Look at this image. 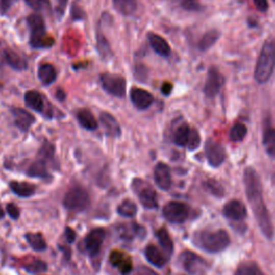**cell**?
<instances>
[{
    "label": "cell",
    "mask_w": 275,
    "mask_h": 275,
    "mask_svg": "<svg viewBox=\"0 0 275 275\" xmlns=\"http://www.w3.org/2000/svg\"><path fill=\"white\" fill-rule=\"evenodd\" d=\"M243 181L247 200L254 212V215L255 218H256L258 226L264 237L272 239L274 234V227L267 205L263 200L262 185L258 173L254 168L247 167L244 170Z\"/></svg>",
    "instance_id": "cell-1"
},
{
    "label": "cell",
    "mask_w": 275,
    "mask_h": 275,
    "mask_svg": "<svg viewBox=\"0 0 275 275\" xmlns=\"http://www.w3.org/2000/svg\"><path fill=\"white\" fill-rule=\"evenodd\" d=\"M192 243L202 251L215 254L229 246L230 237L228 232L222 229L201 230L193 234Z\"/></svg>",
    "instance_id": "cell-2"
},
{
    "label": "cell",
    "mask_w": 275,
    "mask_h": 275,
    "mask_svg": "<svg viewBox=\"0 0 275 275\" xmlns=\"http://www.w3.org/2000/svg\"><path fill=\"white\" fill-rule=\"evenodd\" d=\"M275 70V40L270 39L264 42L259 53L254 78L259 84L267 83Z\"/></svg>",
    "instance_id": "cell-3"
},
{
    "label": "cell",
    "mask_w": 275,
    "mask_h": 275,
    "mask_svg": "<svg viewBox=\"0 0 275 275\" xmlns=\"http://www.w3.org/2000/svg\"><path fill=\"white\" fill-rule=\"evenodd\" d=\"M27 24L30 30L29 43L34 48H47L54 45V39L46 35V27L41 14H30L27 17Z\"/></svg>",
    "instance_id": "cell-4"
},
{
    "label": "cell",
    "mask_w": 275,
    "mask_h": 275,
    "mask_svg": "<svg viewBox=\"0 0 275 275\" xmlns=\"http://www.w3.org/2000/svg\"><path fill=\"white\" fill-rule=\"evenodd\" d=\"M89 195L88 192L80 186H74L70 188L64 197V207L72 212L84 211L89 206Z\"/></svg>",
    "instance_id": "cell-5"
},
{
    "label": "cell",
    "mask_w": 275,
    "mask_h": 275,
    "mask_svg": "<svg viewBox=\"0 0 275 275\" xmlns=\"http://www.w3.org/2000/svg\"><path fill=\"white\" fill-rule=\"evenodd\" d=\"M132 190H134L139 198L142 206L147 210H155L158 207L157 195L155 189L148 183L143 180L135 179L132 181Z\"/></svg>",
    "instance_id": "cell-6"
},
{
    "label": "cell",
    "mask_w": 275,
    "mask_h": 275,
    "mask_svg": "<svg viewBox=\"0 0 275 275\" xmlns=\"http://www.w3.org/2000/svg\"><path fill=\"white\" fill-rule=\"evenodd\" d=\"M100 84L108 94L124 98L126 96V80L118 74L104 73L100 76Z\"/></svg>",
    "instance_id": "cell-7"
},
{
    "label": "cell",
    "mask_w": 275,
    "mask_h": 275,
    "mask_svg": "<svg viewBox=\"0 0 275 275\" xmlns=\"http://www.w3.org/2000/svg\"><path fill=\"white\" fill-rule=\"evenodd\" d=\"M179 262L181 264V267L191 275L201 274L207 270L208 267L207 261L205 259L198 256L197 254L189 251L183 252L180 255Z\"/></svg>",
    "instance_id": "cell-8"
},
{
    "label": "cell",
    "mask_w": 275,
    "mask_h": 275,
    "mask_svg": "<svg viewBox=\"0 0 275 275\" xmlns=\"http://www.w3.org/2000/svg\"><path fill=\"white\" fill-rule=\"evenodd\" d=\"M162 214L172 223H183L189 216V208L183 202L171 201L164 207Z\"/></svg>",
    "instance_id": "cell-9"
},
{
    "label": "cell",
    "mask_w": 275,
    "mask_h": 275,
    "mask_svg": "<svg viewBox=\"0 0 275 275\" xmlns=\"http://www.w3.org/2000/svg\"><path fill=\"white\" fill-rule=\"evenodd\" d=\"M205 152L207 160L213 168L220 167L223 164V161L226 160L227 155L225 147L212 139H209L206 142Z\"/></svg>",
    "instance_id": "cell-10"
},
{
    "label": "cell",
    "mask_w": 275,
    "mask_h": 275,
    "mask_svg": "<svg viewBox=\"0 0 275 275\" xmlns=\"http://www.w3.org/2000/svg\"><path fill=\"white\" fill-rule=\"evenodd\" d=\"M25 104L28 108L41 113L45 117L52 116V109L46 108L47 104L45 103V98L37 90H28L25 94Z\"/></svg>",
    "instance_id": "cell-11"
},
{
    "label": "cell",
    "mask_w": 275,
    "mask_h": 275,
    "mask_svg": "<svg viewBox=\"0 0 275 275\" xmlns=\"http://www.w3.org/2000/svg\"><path fill=\"white\" fill-rule=\"evenodd\" d=\"M222 85H223V77L220 74L216 67H211L208 71L205 88H203L206 96L208 98H214L219 93Z\"/></svg>",
    "instance_id": "cell-12"
},
{
    "label": "cell",
    "mask_w": 275,
    "mask_h": 275,
    "mask_svg": "<svg viewBox=\"0 0 275 275\" xmlns=\"http://www.w3.org/2000/svg\"><path fill=\"white\" fill-rule=\"evenodd\" d=\"M106 238V231L103 228H95L90 230L84 239V245L90 256H96L100 252Z\"/></svg>",
    "instance_id": "cell-13"
},
{
    "label": "cell",
    "mask_w": 275,
    "mask_h": 275,
    "mask_svg": "<svg viewBox=\"0 0 275 275\" xmlns=\"http://www.w3.org/2000/svg\"><path fill=\"white\" fill-rule=\"evenodd\" d=\"M225 217L233 221H242L246 218L247 211L242 202L239 200H231L227 202L222 209Z\"/></svg>",
    "instance_id": "cell-14"
},
{
    "label": "cell",
    "mask_w": 275,
    "mask_h": 275,
    "mask_svg": "<svg viewBox=\"0 0 275 275\" xmlns=\"http://www.w3.org/2000/svg\"><path fill=\"white\" fill-rule=\"evenodd\" d=\"M11 112L15 126L23 132H27L36 121L35 116L25 109L12 108Z\"/></svg>",
    "instance_id": "cell-15"
},
{
    "label": "cell",
    "mask_w": 275,
    "mask_h": 275,
    "mask_svg": "<svg viewBox=\"0 0 275 275\" xmlns=\"http://www.w3.org/2000/svg\"><path fill=\"white\" fill-rule=\"evenodd\" d=\"M131 103L139 110L148 109L153 103H154V97L147 90L139 87H134L130 91Z\"/></svg>",
    "instance_id": "cell-16"
},
{
    "label": "cell",
    "mask_w": 275,
    "mask_h": 275,
    "mask_svg": "<svg viewBox=\"0 0 275 275\" xmlns=\"http://www.w3.org/2000/svg\"><path fill=\"white\" fill-rule=\"evenodd\" d=\"M154 180L156 185L161 190H169L172 185L171 171L169 166L164 164V162H158L154 169Z\"/></svg>",
    "instance_id": "cell-17"
},
{
    "label": "cell",
    "mask_w": 275,
    "mask_h": 275,
    "mask_svg": "<svg viewBox=\"0 0 275 275\" xmlns=\"http://www.w3.org/2000/svg\"><path fill=\"white\" fill-rule=\"evenodd\" d=\"M99 119L108 137L119 138L121 136L120 126L113 115L108 113V112H103L99 116Z\"/></svg>",
    "instance_id": "cell-18"
},
{
    "label": "cell",
    "mask_w": 275,
    "mask_h": 275,
    "mask_svg": "<svg viewBox=\"0 0 275 275\" xmlns=\"http://www.w3.org/2000/svg\"><path fill=\"white\" fill-rule=\"evenodd\" d=\"M110 261L115 268L119 270L121 274H129L132 271V261L126 254L114 251L110 255Z\"/></svg>",
    "instance_id": "cell-19"
},
{
    "label": "cell",
    "mask_w": 275,
    "mask_h": 275,
    "mask_svg": "<svg viewBox=\"0 0 275 275\" xmlns=\"http://www.w3.org/2000/svg\"><path fill=\"white\" fill-rule=\"evenodd\" d=\"M147 39H148L149 45L152 46L153 49H154V52L156 54H158L161 57H169L170 56L171 47H170L169 43L161 36L154 34V33H149L147 35Z\"/></svg>",
    "instance_id": "cell-20"
},
{
    "label": "cell",
    "mask_w": 275,
    "mask_h": 275,
    "mask_svg": "<svg viewBox=\"0 0 275 275\" xmlns=\"http://www.w3.org/2000/svg\"><path fill=\"white\" fill-rule=\"evenodd\" d=\"M48 162L46 159L42 157H37V159L32 162V165L27 169V176L30 178H38V179H47L49 177L48 173Z\"/></svg>",
    "instance_id": "cell-21"
},
{
    "label": "cell",
    "mask_w": 275,
    "mask_h": 275,
    "mask_svg": "<svg viewBox=\"0 0 275 275\" xmlns=\"http://www.w3.org/2000/svg\"><path fill=\"white\" fill-rule=\"evenodd\" d=\"M4 57L6 63L16 71H24L28 68L27 60L13 49L6 48L4 52Z\"/></svg>",
    "instance_id": "cell-22"
},
{
    "label": "cell",
    "mask_w": 275,
    "mask_h": 275,
    "mask_svg": "<svg viewBox=\"0 0 275 275\" xmlns=\"http://www.w3.org/2000/svg\"><path fill=\"white\" fill-rule=\"evenodd\" d=\"M118 233L121 239L124 240H132L136 237L144 238L145 237V229L144 227L139 226L137 223H131V225H120L118 228Z\"/></svg>",
    "instance_id": "cell-23"
},
{
    "label": "cell",
    "mask_w": 275,
    "mask_h": 275,
    "mask_svg": "<svg viewBox=\"0 0 275 275\" xmlns=\"http://www.w3.org/2000/svg\"><path fill=\"white\" fill-rule=\"evenodd\" d=\"M77 119L80 126L88 131H94L98 128V121L94 114L88 109H81L77 112Z\"/></svg>",
    "instance_id": "cell-24"
},
{
    "label": "cell",
    "mask_w": 275,
    "mask_h": 275,
    "mask_svg": "<svg viewBox=\"0 0 275 275\" xmlns=\"http://www.w3.org/2000/svg\"><path fill=\"white\" fill-rule=\"evenodd\" d=\"M147 261L157 268H162L167 262V257L155 245H147L144 251Z\"/></svg>",
    "instance_id": "cell-25"
},
{
    "label": "cell",
    "mask_w": 275,
    "mask_h": 275,
    "mask_svg": "<svg viewBox=\"0 0 275 275\" xmlns=\"http://www.w3.org/2000/svg\"><path fill=\"white\" fill-rule=\"evenodd\" d=\"M9 186L13 193H15L16 196L22 197V198L32 197L35 195V191H36V187L27 182L12 181V182H10Z\"/></svg>",
    "instance_id": "cell-26"
},
{
    "label": "cell",
    "mask_w": 275,
    "mask_h": 275,
    "mask_svg": "<svg viewBox=\"0 0 275 275\" xmlns=\"http://www.w3.org/2000/svg\"><path fill=\"white\" fill-rule=\"evenodd\" d=\"M38 78L43 85L47 86L54 83V81L57 78L56 69L51 64H43L38 69Z\"/></svg>",
    "instance_id": "cell-27"
},
{
    "label": "cell",
    "mask_w": 275,
    "mask_h": 275,
    "mask_svg": "<svg viewBox=\"0 0 275 275\" xmlns=\"http://www.w3.org/2000/svg\"><path fill=\"white\" fill-rule=\"evenodd\" d=\"M114 8L125 16L134 15L138 8V0H113Z\"/></svg>",
    "instance_id": "cell-28"
},
{
    "label": "cell",
    "mask_w": 275,
    "mask_h": 275,
    "mask_svg": "<svg viewBox=\"0 0 275 275\" xmlns=\"http://www.w3.org/2000/svg\"><path fill=\"white\" fill-rule=\"evenodd\" d=\"M219 36H220V34H219L218 30H216V29L209 30V32L203 35L202 38L199 40L198 48L200 51H202V52H206V51L210 49L214 44L218 41Z\"/></svg>",
    "instance_id": "cell-29"
},
{
    "label": "cell",
    "mask_w": 275,
    "mask_h": 275,
    "mask_svg": "<svg viewBox=\"0 0 275 275\" xmlns=\"http://www.w3.org/2000/svg\"><path fill=\"white\" fill-rule=\"evenodd\" d=\"M262 144L267 152V154L270 157L275 158V128L267 127L264 129Z\"/></svg>",
    "instance_id": "cell-30"
},
{
    "label": "cell",
    "mask_w": 275,
    "mask_h": 275,
    "mask_svg": "<svg viewBox=\"0 0 275 275\" xmlns=\"http://www.w3.org/2000/svg\"><path fill=\"white\" fill-rule=\"evenodd\" d=\"M96 38H97V49L101 58L107 60L110 57L113 56V52H112V48L108 41V39L103 35V33H101L100 28H98L97 30Z\"/></svg>",
    "instance_id": "cell-31"
},
{
    "label": "cell",
    "mask_w": 275,
    "mask_h": 275,
    "mask_svg": "<svg viewBox=\"0 0 275 275\" xmlns=\"http://www.w3.org/2000/svg\"><path fill=\"white\" fill-rule=\"evenodd\" d=\"M190 130L191 128L187 124L180 125L177 128L174 135H173V141H174V143L178 146H182V147L187 146L189 136H190Z\"/></svg>",
    "instance_id": "cell-32"
},
{
    "label": "cell",
    "mask_w": 275,
    "mask_h": 275,
    "mask_svg": "<svg viewBox=\"0 0 275 275\" xmlns=\"http://www.w3.org/2000/svg\"><path fill=\"white\" fill-rule=\"evenodd\" d=\"M156 238L160 244L161 248L164 249L168 255L173 253V242L170 234L166 228H160L156 231Z\"/></svg>",
    "instance_id": "cell-33"
},
{
    "label": "cell",
    "mask_w": 275,
    "mask_h": 275,
    "mask_svg": "<svg viewBox=\"0 0 275 275\" xmlns=\"http://www.w3.org/2000/svg\"><path fill=\"white\" fill-rule=\"evenodd\" d=\"M25 238L30 246L33 247L34 251L37 252H43L46 248V242L43 237L40 233H33L28 232L25 234Z\"/></svg>",
    "instance_id": "cell-34"
},
{
    "label": "cell",
    "mask_w": 275,
    "mask_h": 275,
    "mask_svg": "<svg viewBox=\"0 0 275 275\" xmlns=\"http://www.w3.org/2000/svg\"><path fill=\"white\" fill-rule=\"evenodd\" d=\"M138 212L136 203L131 200H124L117 208V213L124 217H134Z\"/></svg>",
    "instance_id": "cell-35"
},
{
    "label": "cell",
    "mask_w": 275,
    "mask_h": 275,
    "mask_svg": "<svg viewBox=\"0 0 275 275\" xmlns=\"http://www.w3.org/2000/svg\"><path fill=\"white\" fill-rule=\"evenodd\" d=\"M247 131L248 130H247V127L245 125L238 123L230 129L229 139L232 142H241L244 140V138L247 136Z\"/></svg>",
    "instance_id": "cell-36"
},
{
    "label": "cell",
    "mask_w": 275,
    "mask_h": 275,
    "mask_svg": "<svg viewBox=\"0 0 275 275\" xmlns=\"http://www.w3.org/2000/svg\"><path fill=\"white\" fill-rule=\"evenodd\" d=\"M23 268L26 272L30 274H41L47 270V264L42 260L34 259L32 262L25 264Z\"/></svg>",
    "instance_id": "cell-37"
},
{
    "label": "cell",
    "mask_w": 275,
    "mask_h": 275,
    "mask_svg": "<svg viewBox=\"0 0 275 275\" xmlns=\"http://www.w3.org/2000/svg\"><path fill=\"white\" fill-rule=\"evenodd\" d=\"M205 186H206L207 190H209L212 195L216 196V197H222L223 193H225V190H223L222 186L215 180L207 181L205 183Z\"/></svg>",
    "instance_id": "cell-38"
},
{
    "label": "cell",
    "mask_w": 275,
    "mask_h": 275,
    "mask_svg": "<svg viewBox=\"0 0 275 275\" xmlns=\"http://www.w3.org/2000/svg\"><path fill=\"white\" fill-rule=\"evenodd\" d=\"M200 143H201V137H200L199 131L195 128H191L189 140H188V143H187L186 147L191 152L196 151L200 146Z\"/></svg>",
    "instance_id": "cell-39"
},
{
    "label": "cell",
    "mask_w": 275,
    "mask_h": 275,
    "mask_svg": "<svg viewBox=\"0 0 275 275\" xmlns=\"http://www.w3.org/2000/svg\"><path fill=\"white\" fill-rule=\"evenodd\" d=\"M25 3L37 12H41L49 8L48 0H25Z\"/></svg>",
    "instance_id": "cell-40"
},
{
    "label": "cell",
    "mask_w": 275,
    "mask_h": 275,
    "mask_svg": "<svg viewBox=\"0 0 275 275\" xmlns=\"http://www.w3.org/2000/svg\"><path fill=\"white\" fill-rule=\"evenodd\" d=\"M180 6L186 11H200L202 9L199 0H179Z\"/></svg>",
    "instance_id": "cell-41"
},
{
    "label": "cell",
    "mask_w": 275,
    "mask_h": 275,
    "mask_svg": "<svg viewBox=\"0 0 275 275\" xmlns=\"http://www.w3.org/2000/svg\"><path fill=\"white\" fill-rule=\"evenodd\" d=\"M84 17L85 13L83 11V9L78 4L72 5V7H71V18H72L73 21H80V19H83Z\"/></svg>",
    "instance_id": "cell-42"
},
{
    "label": "cell",
    "mask_w": 275,
    "mask_h": 275,
    "mask_svg": "<svg viewBox=\"0 0 275 275\" xmlns=\"http://www.w3.org/2000/svg\"><path fill=\"white\" fill-rule=\"evenodd\" d=\"M68 4V0H56V7H55V12L57 17L60 19L63 17L65 10Z\"/></svg>",
    "instance_id": "cell-43"
},
{
    "label": "cell",
    "mask_w": 275,
    "mask_h": 275,
    "mask_svg": "<svg viewBox=\"0 0 275 275\" xmlns=\"http://www.w3.org/2000/svg\"><path fill=\"white\" fill-rule=\"evenodd\" d=\"M135 76L140 81H145L147 78V69L143 65L136 66L135 68Z\"/></svg>",
    "instance_id": "cell-44"
},
{
    "label": "cell",
    "mask_w": 275,
    "mask_h": 275,
    "mask_svg": "<svg viewBox=\"0 0 275 275\" xmlns=\"http://www.w3.org/2000/svg\"><path fill=\"white\" fill-rule=\"evenodd\" d=\"M16 2L17 0H0V13L3 15L7 14V12Z\"/></svg>",
    "instance_id": "cell-45"
},
{
    "label": "cell",
    "mask_w": 275,
    "mask_h": 275,
    "mask_svg": "<svg viewBox=\"0 0 275 275\" xmlns=\"http://www.w3.org/2000/svg\"><path fill=\"white\" fill-rule=\"evenodd\" d=\"M7 212L9 214V216L12 219H18L19 217V210L18 208L14 205V203H8L7 205Z\"/></svg>",
    "instance_id": "cell-46"
},
{
    "label": "cell",
    "mask_w": 275,
    "mask_h": 275,
    "mask_svg": "<svg viewBox=\"0 0 275 275\" xmlns=\"http://www.w3.org/2000/svg\"><path fill=\"white\" fill-rule=\"evenodd\" d=\"M65 237H66V240L68 241V243H73L77 239V234H76L73 229H71L70 227H67L65 229Z\"/></svg>",
    "instance_id": "cell-47"
},
{
    "label": "cell",
    "mask_w": 275,
    "mask_h": 275,
    "mask_svg": "<svg viewBox=\"0 0 275 275\" xmlns=\"http://www.w3.org/2000/svg\"><path fill=\"white\" fill-rule=\"evenodd\" d=\"M254 3L260 12H266L269 8L268 0H254Z\"/></svg>",
    "instance_id": "cell-48"
},
{
    "label": "cell",
    "mask_w": 275,
    "mask_h": 275,
    "mask_svg": "<svg viewBox=\"0 0 275 275\" xmlns=\"http://www.w3.org/2000/svg\"><path fill=\"white\" fill-rule=\"evenodd\" d=\"M135 275H158L156 272H154L153 270H151L149 268L146 267H139L136 270Z\"/></svg>",
    "instance_id": "cell-49"
},
{
    "label": "cell",
    "mask_w": 275,
    "mask_h": 275,
    "mask_svg": "<svg viewBox=\"0 0 275 275\" xmlns=\"http://www.w3.org/2000/svg\"><path fill=\"white\" fill-rule=\"evenodd\" d=\"M248 275H266L264 274L258 266H256L255 263H249L248 268Z\"/></svg>",
    "instance_id": "cell-50"
},
{
    "label": "cell",
    "mask_w": 275,
    "mask_h": 275,
    "mask_svg": "<svg viewBox=\"0 0 275 275\" xmlns=\"http://www.w3.org/2000/svg\"><path fill=\"white\" fill-rule=\"evenodd\" d=\"M172 89H173V85L169 82H165L161 85V94L164 96H169L172 93Z\"/></svg>",
    "instance_id": "cell-51"
},
{
    "label": "cell",
    "mask_w": 275,
    "mask_h": 275,
    "mask_svg": "<svg viewBox=\"0 0 275 275\" xmlns=\"http://www.w3.org/2000/svg\"><path fill=\"white\" fill-rule=\"evenodd\" d=\"M248 268H249V263H243L238 268L234 275H248Z\"/></svg>",
    "instance_id": "cell-52"
},
{
    "label": "cell",
    "mask_w": 275,
    "mask_h": 275,
    "mask_svg": "<svg viewBox=\"0 0 275 275\" xmlns=\"http://www.w3.org/2000/svg\"><path fill=\"white\" fill-rule=\"evenodd\" d=\"M55 96H56V98H57L59 101H64V100H66V93H65V90H63L62 88H58V89H57Z\"/></svg>",
    "instance_id": "cell-53"
},
{
    "label": "cell",
    "mask_w": 275,
    "mask_h": 275,
    "mask_svg": "<svg viewBox=\"0 0 275 275\" xmlns=\"http://www.w3.org/2000/svg\"><path fill=\"white\" fill-rule=\"evenodd\" d=\"M4 216H5V212L3 211L2 208H0V219H2Z\"/></svg>",
    "instance_id": "cell-54"
}]
</instances>
